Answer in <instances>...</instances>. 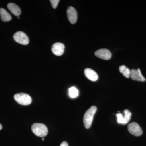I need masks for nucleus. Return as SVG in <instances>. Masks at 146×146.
I'll list each match as a JSON object with an SVG mask.
<instances>
[{"label": "nucleus", "instance_id": "10", "mask_svg": "<svg viewBox=\"0 0 146 146\" xmlns=\"http://www.w3.org/2000/svg\"><path fill=\"white\" fill-rule=\"evenodd\" d=\"M84 75L86 78L91 81H97L98 79V76L94 70L90 68H86L84 71Z\"/></svg>", "mask_w": 146, "mask_h": 146}, {"label": "nucleus", "instance_id": "21", "mask_svg": "<svg viewBox=\"0 0 146 146\" xmlns=\"http://www.w3.org/2000/svg\"><path fill=\"white\" fill-rule=\"evenodd\" d=\"M42 141H44V138H42Z\"/></svg>", "mask_w": 146, "mask_h": 146}, {"label": "nucleus", "instance_id": "1", "mask_svg": "<svg viewBox=\"0 0 146 146\" xmlns=\"http://www.w3.org/2000/svg\"><path fill=\"white\" fill-rule=\"evenodd\" d=\"M97 107L93 106L89 108L84 114L83 117V123L84 127L89 129L91 126L94 115L96 112Z\"/></svg>", "mask_w": 146, "mask_h": 146}, {"label": "nucleus", "instance_id": "7", "mask_svg": "<svg viewBox=\"0 0 146 146\" xmlns=\"http://www.w3.org/2000/svg\"><path fill=\"white\" fill-rule=\"evenodd\" d=\"M67 15L68 20L71 24L76 23L77 20L78 14L75 9L72 6L68 7L67 9Z\"/></svg>", "mask_w": 146, "mask_h": 146}, {"label": "nucleus", "instance_id": "9", "mask_svg": "<svg viewBox=\"0 0 146 146\" xmlns=\"http://www.w3.org/2000/svg\"><path fill=\"white\" fill-rule=\"evenodd\" d=\"M130 77L133 80L136 81L145 82L146 80L145 78L142 74L140 69L131 70Z\"/></svg>", "mask_w": 146, "mask_h": 146}, {"label": "nucleus", "instance_id": "15", "mask_svg": "<svg viewBox=\"0 0 146 146\" xmlns=\"http://www.w3.org/2000/svg\"><path fill=\"white\" fill-rule=\"evenodd\" d=\"M123 74L124 76L125 77L127 78H129V77H130L131 70L129 68L127 67L125 70L123 72Z\"/></svg>", "mask_w": 146, "mask_h": 146}, {"label": "nucleus", "instance_id": "6", "mask_svg": "<svg viewBox=\"0 0 146 146\" xmlns=\"http://www.w3.org/2000/svg\"><path fill=\"white\" fill-rule=\"evenodd\" d=\"M97 57L103 60H108L110 59L112 54L109 50L107 49H101L98 50L95 53Z\"/></svg>", "mask_w": 146, "mask_h": 146}, {"label": "nucleus", "instance_id": "20", "mask_svg": "<svg viewBox=\"0 0 146 146\" xmlns=\"http://www.w3.org/2000/svg\"><path fill=\"white\" fill-rule=\"evenodd\" d=\"M2 125L1 124H0V130H1V129H2Z\"/></svg>", "mask_w": 146, "mask_h": 146}, {"label": "nucleus", "instance_id": "5", "mask_svg": "<svg viewBox=\"0 0 146 146\" xmlns=\"http://www.w3.org/2000/svg\"><path fill=\"white\" fill-rule=\"evenodd\" d=\"M128 130L129 133L136 136H141L143 134L142 128L137 123L132 122L128 126Z\"/></svg>", "mask_w": 146, "mask_h": 146}, {"label": "nucleus", "instance_id": "22", "mask_svg": "<svg viewBox=\"0 0 146 146\" xmlns=\"http://www.w3.org/2000/svg\"><path fill=\"white\" fill-rule=\"evenodd\" d=\"M20 18V17H19V16H18V18Z\"/></svg>", "mask_w": 146, "mask_h": 146}, {"label": "nucleus", "instance_id": "2", "mask_svg": "<svg viewBox=\"0 0 146 146\" xmlns=\"http://www.w3.org/2000/svg\"><path fill=\"white\" fill-rule=\"evenodd\" d=\"M31 130L33 133L39 137H44L48 134V129L45 125L40 123H35L31 126Z\"/></svg>", "mask_w": 146, "mask_h": 146}, {"label": "nucleus", "instance_id": "14", "mask_svg": "<svg viewBox=\"0 0 146 146\" xmlns=\"http://www.w3.org/2000/svg\"><path fill=\"white\" fill-rule=\"evenodd\" d=\"M125 116L124 117V121L123 124L125 125L129 121L131 118V113L127 109H126L124 111Z\"/></svg>", "mask_w": 146, "mask_h": 146}, {"label": "nucleus", "instance_id": "19", "mask_svg": "<svg viewBox=\"0 0 146 146\" xmlns=\"http://www.w3.org/2000/svg\"><path fill=\"white\" fill-rule=\"evenodd\" d=\"M60 146H68V144L66 141H63L60 144Z\"/></svg>", "mask_w": 146, "mask_h": 146}, {"label": "nucleus", "instance_id": "13", "mask_svg": "<svg viewBox=\"0 0 146 146\" xmlns=\"http://www.w3.org/2000/svg\"><path fill=\"white\" fill-rule=\"evenodd\" d=\"M78 90L75 87L73 86L69 89V96L72 98H76L78 96Z\"/></svg>", "mask_w": 146, "mask_h": 146}, {"label": "nucleus", "instance_id": "3", "mask_svg": "<svg viewBox=\"0 0 146 146\" xmlns=\"http://www.w3.org/2000/svg\"><path fill=\"white\" fill-rule=\"evenodd\" d=\"M14 99L18 103L23 105H29L31 104L32 99L28 94L23 93H18L14 96Z\"/></svg>", "mask_w": 146, "mask_h": 146}, {"label": "nucleus", "instance_id": "18", "mask_svg": "<svg viewBox=\"0 0 146 146\" xmlns=\"http://www.w3.org/2000/svg\"><path fill=\"white\" fill-rule=\"evenodd\" d=\"M126 68V66L124 65H121V66H120L119 68L120 72L123 74V72H124V71L125 70Z\"/></svg>", "mask_w": 146, "mask_h": 146}, {"label": "nucleus", "instance_id": "8", "mask_svg": "<svg viewBox=\"0 0 146 146\" xmlns=\"http://www.w3.org/2000/svg\"><path fill=\"white\" fill-rule=\"evenodd\" d=\"M65 48V46L63 44L56 43L52 45V51L54 54L55 55L60 56L63 54Z\"/></svg>", "mask_w": 146, "mask_h": 146}, {"label": "nucleus", "instance_id": "17", "mask_svg": "<svg viewBox=\"0 0 146 146\" xmlns=\"http://www.w3.org/2000/svg\"><path fill=\"white\" fill-rule=\"evenodd\" d=\"M51 3L53 8L56 9L59 3V0H50V1Z\"/></svg>", "mask_w": 146, "mask_h": 146}, {"label": "nucleus", "instance_id": "4", "mask_svg": "<svg viewBox=\"0 0 146 146\" xmlns=\"http://www.w3.org/2000/svg\"><path fill=\"white\" fill-rule=\"evenodd\" d=\"M13 37L16 42L21 44L26 45L29 44L28 37L23 32H17L13 35Z\"/></svg>", "mask_w": 146, "mask_h": 146}, {"label": "nucleus", "instance_id": "16", "mask_svg": "<svg viewBox=\"0 0 146 146\" xmlns=\"http://www.w3.org/2000/svg\"><path fill=\"white\" fill-rule=\"evenodd\" d=\"M117 122L119 123L123 124L124 121V117H123L122 114L121 113H119L117 114Z\"/></svg>", "mask_w": 146, "mask_h": 146}, {"label": "nucleus", "instance_id": "12", "mask_svg": "<svg viewBox=\"0 0 146 146\" xmlns=\"http://www.w3.org/2000/svg\"><path fill=\"white\" fill-rule=\"evenodd\" d=\"M0 16L1 20L3 22H6L11 20V16L10 14L4 8H0Z\"/></svg>", "mask_w": 146, "mask_h": 146}, {"label": "nucleus", "instance_id": "11", "mask_svg": "<svg viewBox=\"0 0 146 146\" xmlns=\"http://www.w3.org/2000/svg\"><path fill=\"white\" fill-rule=\"evenodd\" d=\"M7 8L15 16H19L21 14V9L17 5L13 3H9L7 5Z\"/></svg>", "mask_w": 146, "mask_h": 146}]
</instances>
